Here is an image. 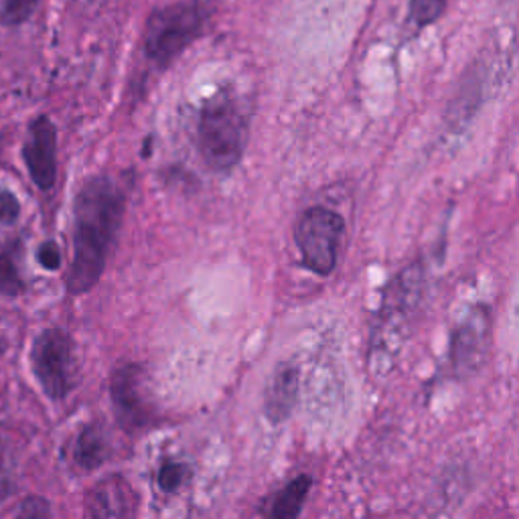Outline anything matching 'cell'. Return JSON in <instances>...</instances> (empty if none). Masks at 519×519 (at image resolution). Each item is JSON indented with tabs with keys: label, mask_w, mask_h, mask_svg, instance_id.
<instances>
[{
	"label": "cell",
	"mask_w": 519,
	"mask_h": 519,
	"mask_svg": "<svg viewBox=\"0 0 519 519\" xmlns=\"http://www.w3.org/2000/svg\"><path fill=\"white\" fill-rule=\"evenodd\" d=\"M124 195L110 177L90 179L73 203V262L67 272V290L84 294L100 280L108 252L122 224Z\"/></svg>",
	"instance_id": "cell-1"
},
{
	"label": "cell",
	"mask_w": 519,
	"mask_h": 519,
	"mask_svg": "<svg viewBox=\"0 0 519 519\" xmlns=\"http://www.w3.org/2000/svg\"><path fill=\"white\" fill-rule=\"evenodd\" d=\"M248 134V116L236 100L217 94L203 106L197 122V146L209 169H234L244 155Z\"/></svg>",
	"instance_id": "cell-2"
},
{
	"label": "cell",
	"mask_w": 519,
	"mask_h": 519,
	"mask_svg": "<svg viewBox=\"0 0 519 519\" xmlns=\"http://www.w3.org/2000/svg\"><path fill=\"white\" fill-rule=\"evenodd\" d=\"M209 7L203 0H181L157 9L148 17L144 31L146 55L159 65L173 61L203 31Z\"/></svg>",
	"instance_id": "cell-3"
},
{
	"label": "cell",
	"mask_w": 519,
	"mask_h": 519,
	"mask_svg": "<svg viewBox=\"0 0 519 519\" xmlns=\"http://www.w3.org/2000/svg\"><path fill=\"white\" fill-rule=\"evenodd\" d=\"M343 234L345 221L337 211L327 207L307 209L294 232L305 266L321 276L331 274L339 260Z\"/></svg>",
	"instance_id": "cell-4"
},
{
	"label": "cell",
	"mask_w": 519,
	"mask_h": 519,
	"mask_svg": "<svg viewBox=\"0 0 519 519\" xmlns=\"http://www.w3.org/2000/svg\"><path fill=\"white\" fill-rule=\"evenodd\" d=\"M33 372L51 400H63L76 386L71 339L59 329L43 331L31 351Z\"/></svg>",
	"instance_id": "cell-5"
},
{
	"label": "cell",
	"mask_w": 519,
	"mask_h": 519,
	"mask_svg": "<svg viewBox=\"0 0 519 519\" xmlns=\"http://www.w3.org/2000/svg\"><path fill=\"white\" fill-rule=\"evenodd\" d=\"M110 394L114 412L122 426L136 430L153 422L155 408L148 400L144 372L140 365L126 363L118 367L110 382Z\"/></svg>",
	"instance_id": "cell-6"
},
{
	"label": "cell",
	"mask_w": 519,
	"mask_h": 519,
	"mask_svg": "<svg viewBox=\"0 0 519 519\" xmlns=\"http://www.w3.org/2000/svg\"><path fill=\"white\" fill-rule=\"evenodd\" d=\"M23 159L33 183L49 191L57 177V132L47 116H37L23 146Z\"/></svg>",
	"instance_id": "cell-7"
},
{
	"label": "cell",
	"mask_w": 519,
	"mask_h": 519,
	"mask_svg": "<svg viewBox=\"0 0 519 519\" xmlns=\"http://www.w3.org/2000/svg\"><path fill=\"white\" fill-rule=\"evenodd\" d=\"M88 513L90 519H136L138 497L124 477L110 475L90 491Z\"/></svg>",
	"instance_id": "cell-8"
},
{
	"label": "cell",
	"mask_w": 519,
	"mask_h": 519,
	"mask_svg": "<svg viewBox=\"0 0 519 519\" xmlns=\"http://www.w3.org/2000/svg\"><path fill=\"white\" fill-rule=\"evenodd\" d=\"M296 400H299V369L282 363L266 386L264 412L270 422L280 424L292 414Z\"/></svg>",
	"instance_id": "cell-9"
},
{
	"label": "cell",
	"mask_w": 519,
	"mask_h": 519,
	"mask_svg": "<svg viewBox=\"0 0 519 519\" xmlns=\"http://www.w3.org/2000/svg\"><path fill=\"white\" fill-rule=\"evenodd\" d=\"M313 479L309 475H299L292 479L284 489H280L268 503V519H299L307 495L311 491Z\"/></svg>",
	"instance_id": "cell-10"
},
{
	"label": "cell",
	"mask_w": 519,
	"mask_h": 519,
	"mask_svg": "<svg viewBox=\"0 0 519 519\" xmlns=\"http://www.w3.org/2000/svg\"><path fill=\"white\" fill-rule=\"evenodd\" d=\"M108 457V440L100 424L86 426L73 444V461L78 467L92 471L98 469Z\"/></svg>",
	"instance_id": "cell-11"
},
{
	"label": "cell",
	"mask_w": 519,
	"mask_h": 519,
	"mask_svg": "<svg viewBox=\"0 0 519 519\" xmlns=\"http://www.w3.org/2000/svg\"><path fill=\"white\" fill-rule=\"evenodd\" d=\"M17 489V469L15 457L11 455L9 444L0 440V501L11 497Z\"/></svg>",
	"instance_id": "cell-12"
},
{
	"label": "cell",
	"mask_w": 519,
	"mask_h": 519,
	"mask_svg": "<svg viewBox=\"0 0 519 519\" xmlns=\"http://www.w3.org/2000/svg\"><path fill=\"white\" fill-rule=\"evenodd\" d=\"M39 3L41 0H3L0 19H3L5 25H21L35 13Z\"/></svg>",
	"instance_id": "cell-13"
},
{
	"label": "cell",
	"mask_w": 519,
	"mask_h": 519,
	"mask_svg": "<svg viewBox=\"0 0 519 519\" xmlns=\"http://www.w3.org/2000/svg\"><path fill=\"white\" fill-rule=\"evenodd\" d=\"M25 290L21 274L11 256L0 254V294L19 296Z\"/></svg>",
	"instance_id": "cell-14"
},
{
	"label": "cell",
	"mask_w": 519,
	"mask_h": 519,
	"mask_svg": "<svg viewBox=\"0 0 519 519\" xmlns=\"http://www.w3.org/2000/svg\"><path fill=\"white\" fill-rule=\"evenodd\" d=\"M444 7L447 0H410V17L418 27H426L442 15Z\"/></svg>",
	"instance_id": "cell-15"
},
{
	"label": "cell",
	"mask_w": 519,
	"mask_h": 519,
	"mask_svg": "<svg viewBox=\"0 0 519 519\" xmlns=\"http://www.w3.org/2000/svg\"><path fill=\"white\" fill-rule=\"evenodd\" d=\"M187 479H189V467H185L181 463H167L159 471V485L167 493L177 491Z\"/></svg>",
	"instance_id": "cell-16"
},
{
	"label": "cell",
	"mask_w": 519,
	"mask_h": 519,
	"mask_svg": "<svg viewBox=\"0 0 519 519\" xmlns=\"http://www.w3.org/2000/svg\"><path fill=\"white\" fill-rule=\"evenodd\" d=\"M15 519H53L51 507L41 497H29L23 501Z\"/></svg>",
	"instance_id": "cell-17"
},
{
	"label": "cell",
	"mask_w": 519,
	"mask_h": 519,
	"mask_svg": "<svg viewBox=\"0 0 519 519\" xmlns=\"http://www.w3.org/2000/svg\"><path fill=\"white\" fill-rule=\"evenodd\" d=\"M19 213L21 205L17 197L11 191H0V221H3V224H13Z\"/></svg>",
	"instance_id": "cell-18"
},
{
	"label": "cell",
	"mask_w": 519,
	"mask_h": 519,
	"mask_svg": "<svg viewBox=\"0 0 519 519\" xmlns=\"http://www.w3.org/2000/svg\"><path fill=\"white\" fill-rule=\"evenodd\" d=\"M39 262L47 268V270H57L61 266V252L59 246L55 242H45L39 248Z\"/></svg>",
	"instance_id": "cell-19"
}]
</instances>
